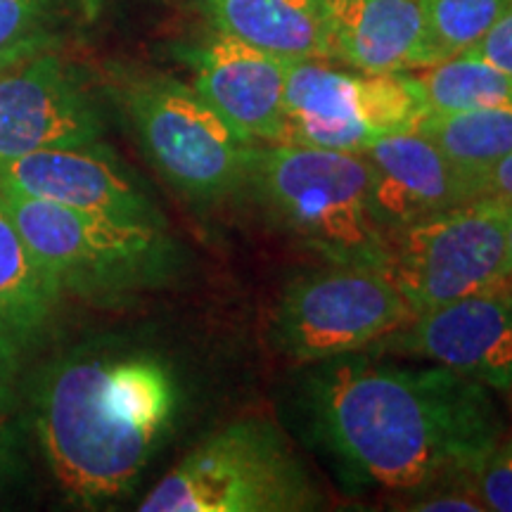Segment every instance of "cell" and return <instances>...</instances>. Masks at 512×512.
I'll return each instance as SVG.
<instances>
[{
	"mask_svg": "<svg viewBox=\"0 0 512 512\" xmlns=\"http://www.w3.org/2000/svg\"><path fill=\"white\" fill-rule=\"evenodd\" d=\"M306 399L313 430L344 475L396 494L470 482L503 437L491 389L441 366L337 356L313 370Z\"/></svg>",
	"mask_w": 512,
	"mask_h": 512,
	"instance_id": "1",
	"label": "cell"
},
{
	"mask_svg": "<svg viewBox=\"0 0 512 512\" xmlns=\"http://www.w3.org/2000/svg\"><path fill=\"white\" fill-rule=\"evenodd\" d=\"M171 370L150 354L76 351L34 389L36 432L50 470L81 503L117 501L136 486L176 413Z\"/></svg>",
	"mask_w": 512,
	"mask_h": 512,
	"instance_id": "2",
	"label": "cell"
},
{
	"mask_svg": "<svg viewBox=\"0 0 512 512\" xmlns=\"http://www.w3.org/2000/svg\"><path fill=\"white\" fill-rule=\"evenodd\" d=\"M247 185L306 247L339 266L382 271L389 230L373 209V169L354 152L254 143Z\"/></svg>",
	"mask_w": 512,
	"mask_h": 512,
	"instance_id": "3",
	"label": "cell"
},
{
	"mask_svg": "<svg viewBox=\"0 0 512 512\" xmlns=\"http://www.w3.org/2000/svg\"><path fill=\"white\" fill-rule=\"evenodd\" d=\"M318 503V489L278 427L266 418H245L192 448L140 510L297 512Z\"/></svg>",
	"mask_w": 512,
	"mask_h": 512,
	"instance_id": "4",
	"label": "cell"
},
{
	"mask_svg": "<svg viewBox=\"0 0 512 512\" xmlns=\"http://www.w3.org/2000/svg\"><path fill=\"white\" fill-rule=\"evenodd\" d=\"M0 200L62 292L119 297L159 285L176 266L164 226L62 207L3 183Z\"/></svg>",
	"mask_w": 512,
	"mask_h": 512,
	"instance_id": "5",
	"label": "cell"
},
{
	"mask_svg": "<svg viewBox=\"0 0 512 512\" xmlns=\"http://www.w3.org/2000/svg\"><path fill=\"white\" fill-rule=\"evenodd\" d=\"M124 107L159 174L197 202H219L247 183L249 143L197 88L147 76L124 88Z\"/></svg>",
	"mask_w": 512,
	"mask_h": 512,
	"instance_id": "6",
	"label": "cell"
},
{
	"mask_svg": "<svg viewBox=\"0 0 512 512\" xmlns=\"http://www.w3.org/2000/svg\"><path fill=\"white\" fill-rule=\"evenodd\" d=\"M415 316L382 271L339 266L292 280L273 313V339L299 363L373 349Z\"/></svg>",
	"mask_w": 512,
	"mask_h": 512,
	"instance_id": "7",
	"label": "cell"
},
{
	"mask_svg": "<svg viewBox=\"0 0 512 512\" xmlns=\"http://www.w3.org/2000/svg\"><path fill=\"white\" fill-rule=\"evenodd\" d=\"M508 204L465 202L396 230L382 273L415 313L484 290L505 275Z\"/></svg>",
	"mask_w": 512,
	"mask_h": 512,
	"instance_id": "8",
	"label": "cell"
},
{
	"mask_svg": "<svg viewBox=\"0 0 512 512\" xmlns=\"http://www.w3.org/2000/svg\"><path fill=\"white\" fill-rule=\"evenodd\" d=\"M373 349L432 361L496 392H512V278L415 313Z\"/></svg>",
	"mask_w": 512,
	"mask_h": 512,
	"instance_id": "9",
	"label": "cell"
},
{
	"mask_svg": "<svg viewBox=\"0 0 512 512\" xmlns=\"http://www.w3.org/2000/svg\"><path fill=\"white\" fill-rule=\"evenodd\" d=\"M102 117L91 93L48 53L0 67V164L53 147L100 143Z\"/></svg>",
	"mask_w": 512,
	"mask_h": 512,
	"instance_id": "10",
	"label": "cell"
},
{
	"mask_svg": "<svg viewBox=\"0 0 512 512\" xmlns=\"http://www.w3.org/2000/svg\"><path fill=\"white\" fill-rule=\"evenodd\" d=\"M0 183L62 207L164 226L159 209L102 143L29 152L0 164Z\"/></svg>",
	"mask_w": 512,
	"mask_h": 512,
	"instance_id": "11",
	"label": "cell"
},
{
	"mask_svg": "<svg viewBox=\"0 0 512 512\" xmlns=\"http://www.w3.org/2000/svg\"><path fill=\"white\" fill-rule=\"evenodd\" d=\"M195 88L249 143H280L290 60L216 31L195 50Z\"/></svg>",
	"mask_w": 512,
	"mask_h": 512,
	"instance_id": "12",
	"label": "cell"
},
{
	"mask_svg": "<svg viewBox=\"0 0 512 512\" xmlns=\"http://www.w3.org/2000/svg\"><path fill=\"white\" fill-rule=\"evenodd\" d=\"M373 169V209L389 235L472 202L458 166L422 133L380 138L363 152Z\"/></svg>",
	"mask_w": 512,
	"mask_h": 512,
	"instance_id": "13",
	"label": "cell"
},
{
	"mask_svg": "<svg viewBox=\"0 0 512 512\" xmlns=\"http://www.w3.org/2000/svg\"><path fill=\"white\" fill-rule=\"evenodd\" d=\"M332 60L361 74L430 64L420 0H328Z\"/></svg>",
	"mask_w": 512,
	"mask_h": 512,
	"instance_id": "14",
	"label": "cell"
},
{
	"mask_svg": "<svg viewBox=\"0 0 512 512\" xmlns=\"http://www.w3.org/2000/svg\"><path fill=\"white\" fill-rule=\"evenodd\" d=\"M323 60H292L285 81L283 145L363 155L377 138L356 114V74Z\"/></svg>",
	"mask_w": 512,
	"mask_h": 512,
	"instance_id": "15",
	"label": "cell"
},
{
	"mask_svg": "<svg viewBox=\"0 0 512 512\" xmlns=\"http://www.w3.org/2000/svg\"><path fill=\"white\" fill-rule=\"evenodd\" d=\"M221 34L283 57L332 60L328 0H204Z\"/></svg>",
	"mask_w": 512,
	"mask_h": 512,
	"instance_id": "16",
	"label": "cell"
},
{
	"mask_svg": "<svg viewBox=\"0 0 512 512\" xmlns=\"http://www.w3.org/2000/svg\"><path fill=\"white\" fill-rule=\"evenodd\" d=\"M60 292L0 200V332L15 342L34 335L48 320Z\"/></svg>",
	"mask_w": 512,
	"mask_h": 512,
	"instance_id": "17",
	"label": "cell"
},
{
	"mask_svg": "<svg viewBox=\"0 0 512 512\" xmlns=\"http://www.w3.org/2000/svg\"><path fill=\"white\" fill-rule=\"evenodd\" d=\"M415 131L430 138L470 183L512 152V105L427 114Z\"/></svg>",
	"mask_w": 512,
	"mask_h": 512,
	"instance_id": "18",
	"label": "cell"
},
{
	"mask_svg": "<svg viewBox=\"0 0 512 512\" xmlns=\"http://www.w3.org/2000/svg\"><path fill=\"white\" fill-rule=\"evenodd\" d=\"M418 76L427 114L512 105V79L472 53L422 67Z\"/></svg>",
	"mask_w": 512,
	"mask_h": 512,
	"instance_id": "19",
	"label": "cell"
},
{
	"mask_svg": "<svg viewBox=\"0 0 512 512\" xmlns=\"http://www.w3.org/2000/svg\"><path fill=\"white\" fill-rule=\"evenodd\" d=\"M356 114L373 136L413 133L427 117V102L415 74H356Z\"/></svg>",
	"mask_w": 512,
	"mask_h": 512,
	"instance_id": "20",
	"label": "cell"
},
{
	"mask_svg": "<svg viewBox=\"0 0 512 512\" xmlns=\"http://www.w3.org/2000/svg\"><path fill=\"white\" fill-rule=\"evenodd\" d=\"M420 3L425 15L430 64L467 53L512 8V0H420Z\"/></svg>",
	"mask_w": 512,
	"mask_h": 512,
	"instance_id": "21",
	"label": "cell"
},
{
	"mask_svg": "<svg viewBox=\"0 0 512 512\" xmlns=\"http://www.w3.org/2000/svg\"><path fill=\"white\" fill-rule=\"evenodd\" d=\"M48 8L50 0H0V67L48 50Z\"/></svg>",
	"mask_w": 512,
	"mask_h": 512,
	"instance_id": "22",
	"label": "cell"
},
{
	"mask_svg": "<svg viewBox=\"0 0 512 512\" xmlns=\"http://www.w3.org/2000/svg\"><path fill=\"white\" fill-rule=\"evenodd\" d=\"M486 510L512 512V437H501L470 477Z\"/></svg>",
	"mask_w": 512,
	"mask_h": 512,
	"instance_id": "23",
	"label": "cell"
},
{
	"mask_svg": "<svg viewBox=\"0 0 512 512\" xmlns=\"http://www.w3.org/2000/svg\"><path fill=\"white\" fill-rule=\"evenodd\" d=\"M415 496L418 498H415L413 505H406V510H425V512H446V510L482 512V510H486L470 482L439 484V486H434V489L420 491V494H415Z\"/></svg>",
	"mask_w": 512,
	"mask_h": 512,
	"instance_id": "24",
	"label": "cell"
},
{
	"mask_svg": "<svg viewBox=\"0 0 512 512\" xmlns=\"http://www.w3.org/2000/svg\"><path fill=\"white\" fill-rule=\"evenodd\" d=\"M467 53L482 57L484 62L512 79V8Z\"/></svg>",
	"mask_w": 512,
	"mask_h": 512,
	"instance_id": "25",
	"label": "cell"
},
{
	"mask_svg": "<svg viewBox=\"0 0 512 512\" xmlns=\"http://www.w3.org/2000/svg\"><path fill=\"white\" fill-rule=\"evenodd\" d=\"M472 202L489 200L498 204H508L512 207V152L508 157L498 159L482 174L470 178Z\"/></svg>",
	"mask_w": 512,
	"mask_h": 512,
	"instance_id": "26",
	"label": "cell"
},
{
	"mask_svg": "<svg viewBox=\"0 0 512 512\" xmlns=\"http://www.w3.org/2000/svg\"><path fill=\"white\" fill-rule=\"evenodd\" d=\"M17 375V342L0 332V415L10 408L15 396Z\"/></svg>",
	"mask_w": 512,
	"mask_h": 512,
	"instance_id": "27",
	"label": "cell"
},
{
	"mask_svg": "<svg viewBox=\"0 0 512 512\" xmlns=\"http://www.w3.org/2000/svg\"><path fill=\"white\" fill-rule=\"evenodd\" d=\"M17 463V439L12 432L10 422L5 415H0V484L10 475L12 467Z\"/></svg>",
	"mask_w": 512,
	"mask_h": 512,
	"instance_id": "28",
	"label": "cell"
},
{
	"mask_svg": "<svg viewBox=\"0 0 512 512\" xmlns=\"http://www.w3.org/2000/svg\"><path fill=\"white\" fill-rule=\"evenodd\" d=\"M505 275L512 278V207L508 211V233H505Z\"/></svg>",
	"mask_w": 512,
	"mask_h": 512,
	"instance_id": "29",
	"label": "cell"
}]
</instances>
